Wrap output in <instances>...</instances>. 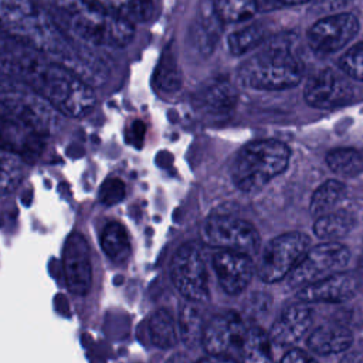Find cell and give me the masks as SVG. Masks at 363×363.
I'll return each instance as SVG.
<instances>
[{
  "mask_svg": "<svg viewBox=\"0 0 363 363\" xmlns=\"http://www.w3.org/2000/svg\"><path fill=\"white\" fill-rule=\"evenodd\" d=\"M0 31L62 65L89 86L106 79L104 62L35 0H0Z\"/></svg>",
  "mask_w": 363,
  "mask_h": 363,
  "instance_id": "1",
  "label": "cell"
},
{
  "mask_svg": "<svg viewBox=\"0 0 363 363\" xmlns=\"http://www.w3.org/2000/svg\"><path fill=\"white\" fill-rule=\"evenodd\" d=\"M0 72L33 89L62 116L81 118L95 108L96 96L92 86L44 54L1 31Z\"/></svg>",
  "mask_w": 363,
  "mask_h": 363,
  "instance_id": "2",
  "label": "cell"
},
{
  "mask_svg": "<svg viewBox=\"0 0 363 363\" xmlns=\"http://www.w3.org/2000/svg\"><path fill=\"white\" fill-rule=\"evenodd\" d=\"M75 40L94 47H125L135 27L126 17L88 0H35Z\"/></svg>",
  "mask_w": 363,
  "mask_h": 363,
  "instance_id": "3",
  "label": "cell"
},
{
  "mask_svg": "<svg viewBox=\"0 0 363 363\" xmlns=\"http://www.w3.org/2000/svg\"><path fill=\"white\" fill-rule=\"evenodd\" d=\"M303 72L302 60L289 45L271 43L242 64L240 78L251 88L277 91L295 86L303 77Z\"/></svg>",
  "mask_w": 363,
  "mask_h": 363,
  "instance_id": "4",
  "label": "cell"
},
{
  "mask_svg": "<svg viewBox=\"0 0 363 363\" xmlns=\"http://www.w3.org/2000/svg\"><path fill=\"white\" fill-rule=\"evenodd\" d=\"M0 109L41 138L61 126V113L24 84L0 72Z\"/></svg>",
  "mask_w": 363,
  "mask_h": 363,
  "instance_id": "5",
  "label": "cell"
},
{
  "mask_svg": "<svg viewBox=\"0 0 363 363\" xmlns=\"http://www.w3.org/2000/svg\"><path fill=\"white\" fill-rule=\"evenodd\" d=\"M289 162V149L279 140H257L237 155L233 163V180L247 193L257 191L281 174Z\"/></svg>",
  "mask_w": 363,
  "mask_h": 363,
  "instance_id": "6",
  "label": "cell"
},
{
  "mask_svg": "<svg viewBox=\"0 0 363 363\" xmlns=\"http://www.w3.org/2000/svg\"><path fill=\"white\" fill-rule=\"evenodd\" d=\"M350 259L349 250L335 241L318 244L306 251L289 274L292 288H303L342 272Z\"/></svg>",
  "mask_w": 363,
  "mask_h": 363,
  "instance_id": "7",
  "label": "cell"
},
{
  "mask_svg": "<svg viewBox=\"0 0 363 363\" xmlns=\"http://www.w3.org/2000/svg\"><path fill=\"white\" fill-rule=\"evenodd\" d=\"M203 241L214 248L251 255L259 247V235L252 224L234 216H211L200 230Z\"/></svg>",
  "mask_w": 363,
  "mask_h": 363,
  "instance_id": "8",
  "label": "cell"
},
{
  "mask_svg": "<svg viewBox=\"0 0 363 363\" xmlns=\"http://www.w3.org/2000/svg\"><path fill=\"white\" fill-rule=\"evenodd\" d=\"M309 237L299 231L285 233L272 238L258 265V275L265 282H277L292 272L311 248Z\"/></svg>",
  "mask_w": 363,
  "mask_h": 363,
  "instance_id": "9",
  "label": "cell"
},
{
  "mask_svg": "<svg viewBox=\"0 0 363 363\" xmlns=\"http://www.w3.org/2000/svg\"><path fill=\"white\" fill-rule=\"evenodd\" d=\"M170 275L174 286L184 298L194 302L208 298L207 267L199 244L189 242L177 250L170 265Z\"/></svg>",
  "mask_w": 363,
  "mask_h": 363,
  "instance_id": "10",
  "label": "cell"
},
{
  "mask_svg": "<svg viewBox=\"0 0 363 363\" xmlns=\"http://www.w3.org/2000/svg\"><path fill=\"white\" fill-rule=\"evenodd\" d=\"M357 31L359 21L353 14H333L318 20L308 30V43L315 51L330 54L343 48Z\"/></svg>",
  "mask_w": 363,
  "mask_h": 363,
  "instance_id": "11",
  "label": "cell"
},
{
  "mask_svg": "<svg viewBox=\"0 0 363 363\" xmlns=\"http://www.w3.org/2000/svg\"><path fill=\"white\" fill-rule=\"evenodd\" d=\"M62 269L68 289L74 295H85L92 285L91 250L79 233L68 235L62 250Z\"/></svg>",
  "mask_w": 363,
  "mask_h": 363,
  "instance_id": "12",
  "label": "cell"
},
{
  "mask_svg": "<svg viewBox=\"0 0 363 363\" xmlns=\"http://www.w3.org/2000/svg\"><path fill=\"white\" fill-rule=\"evenodd\" d=\"M245 333L247 328L242 319L233 312H227L210 320L203 330L201 343L208 354L231 357L234 350L240 352Z\"/></svg>",
  "mask_w": 363,
  "mask_h": 363,
  "instance_id": "13",
  "label": "cell"
},
{
  "mask_svg": "<svg viewBox=\"0 0 363 363\" xmlns=\"http://www.w3.org/2000/svg\"><path fill=\"white\" fill-rule=\"evenodd\" d=\"M303 95L306 102L315 108H336L350 99L352 85L346 75L325 68L309 77Z\"/></svg>",
  "mask_w": 363,
  "mask_h": 363,
  "instance_id": "14",
  "label": "cell"
},
{
  "mask_svg": "<svg viewBox=\"0 0 363 363\" xmlns=\"http://www.w3.org/2000/svg\"><path fill=\"white\" fill-rule=\"evenodd\" d=\"M213 268L223 289L231 295L244 291L254 275L251 257L235 251H216L213 254Z\"/></svg>",
  "mask_w": 363,
  "mask_h": 363,
  "instance_id": "15",
  "label": "cell"
},
{
  "mask_svg": "<svg viewBox=\"0 0 363 363\" xmlns=\"http://www.w3.org/2000/svg\"><path fill=\"white\" fill-rule=\"evenodd\" d=\"M44 138L20 125L0 109V147L23 160L37 159L44 147Z\"/></svg>",
  "mask_w": 363,
  "mask_h": 363,
  "instance_id": "16",
  "label": "cell"
},
{
  "mask_svg": "<svg viewBox=\"0 0 363 363\" xmlns=\"http://www.w3.org/2000/svg\"><path fill=\"white\" fill-rule=\"evenodd\" d=\"M356 289L354 275L339 272L301 288L298 291V299L302 302H343L353 298Z\"/></svg>",
  "mask_w": 363,
  "mask_h": 363,
  "instance_id": "17",
  "label": "cell"
},
{
  "mask_svg": "<svg viewBox=\"0 0 363 363\" xmlns=\"http://www.w3.org/2000/svg\"><path fill=\"white\" fill-rule=\"evenodd\" d=\"M312 320L311 309L305 305H292L274 322L269 330V340L281 346L296 343L309 329Z\"/></svg>",
  "mask_w": 363,
  "mask_h": 363,
  "instance_id": "18",
  "label": "cell"
},
{
  "mask_svg": "<svg viewBox=\"0 0 363 363\" xmlns=\"http://www.w3.org/2000/svg\"><path fill=\"white\" fill-rule=\"evenodd\" d=\"M353 342L352 332L342 325L329 323L316 328L308 337V346L319 354H333L349 349Z\"/></svg>",
  "mask_w": 363,
  "mask_h": 363,
  "instance_id": "19",
  "label": "cell"
},
{
  "mask_svg": "<svg viewBox=\"0 0 363 363\" xmlns=\"http://www.w3.org/2000/svg\"><path fill=\"white\" fill-rule=\"evenodd\" d=\"M101 245L106 257L116 262H125L130 255V241L126 228L118 223H108L101 234Z\"/></svg>",
  "mask_w": 363,
  "mask_h": 363,
  "instance_id": "20",
  "label": "cell"
},
{
  "mask_svg": "<svg viewBox=\"0 0 363 363\" xmlns=\"http://www.w3.org/2000/svg\"><path fill=\"white\" fill-rule=\"evenodd\" d=\"M238 357L240 363H272L269 337L258 328H248Z\"/></svg>",
  "mask_w": 363,
  "mask_h": 363,
  "instance_id": "21",
  "label": "cell"
},
{
  "mask_svg": "<svg viewBox=\"0 0 363 363\" xmlns=\"http://www.w3.org/2000/svg\"><path fill=\"white\" fill-rule=\"evenodd\" d=\"M354 224L356 220L350 213L343 210H333L316 218L313 224V231L319 238L335 240L350 233Z\"/></svg>",
  "mask_w": 363,
  "mask_h": 363,
  "instance_id": "22",
  "label": "cell"
},
{
  "mask_svg": "<svg viewBox=\"0 0 363 363\" xmlns=\"http://www.w3.org/2000/svg\"><path fill=\"white\" fill-rule=\"evenodd\" d=\"M147 330L150 340L157 347L169 349L173 347L177 342V323L174 322L172 313L166 309H159L150 316Z\"/></svg>",
  "mask_w": 363,
  "mask_h": 363,
  "instance_id": "23",
  "label": "cell"
},
{
  "mask_svg": "<svg viewBox=\"0 0 363 363\" xmlns=\"http://www.w3.org/2000/svg\"><path fill=\"white\" fill-rule=\"evenodd\" d=\"M346 194V187L342 182L337 180H328L323 184H320L315 193L311 197L309 210L311 214L316 218L330 213L335 210V207L343 200Z\"/></svg>",
  "mask_w": 363,
  "mask_h": 363,
  "instance_id": "24",
  "label": "cell"
},
{
  "mask_svg": "<svg viewBox=\"0 0 363 363\" xmlns=\"http://www.w3.org/2000/svg\"><path fill=\"white\" fill-rule=\"evenodd\" d=\"M235 91L228 82H214L200 92L199 101L207 112L211 113H224L234 106Z\"/></svg>",
  "mask_w": 363,
  "mask_h": 363,
  "instance_id": "25",
  "label": "cell"
},
{
  "mask_svg": "<svg viewBox=\"0 0 363 363\" xmlns=\"http://www.w3.org/2000/svg\"><path fill=\"white\" fill-rule=\"evenodd\" d=\"M24 160L0 147V194L13 193L24 179Z\"/></svg>",
  "mask_w": 363,
  "mask_h": 363,
  "instance_id": "26",
  "label": "cell"
},
{
  "mask_svg": "<svg viewBox=\"0 0 363 363\" xmlns=\"http://www.w3.org/2000/svg\"><path fill=\"white\" fill-rule=\"evenodd\" d=\"M102 9L118 13L128 20L145 21L152 16L153 0H88Z\"/></svg>",
  "mask_w": 363,
  "mask_h": 363,
  "instance_id": "27",
  "label": "cell"
},
{
  "mask_svg": "<svg viewBox=\"0 0 363 363\" xmlns=\"http://www.w3.org/2000/svg\"><path fill=\"white\" fill-rule=\"evenodd\" d=\"M261 9V0H216L217 17L225 23H238L252 17Z\"/></svg>",
  "mask_w": 363,
  "mask_h": 363,
  "instance_id": "28",
  "label": "cell"
},
{
  "mask_svg": "<svg viewBox=\"0 0 363 363\" xmlns=\"http://www.w3.org/2000/svg\"><path fill=\"white\" fill-rule=\"evenodd\" d=\"M267 35V28L261 23H252L228 35L227 44L234 55H241L259 45Z\"/></svg>",
  "mask_w": 363,
  "mask_h": 363,
  "instance_id": "29",
  "label": "cell"
},
{
  "mask_svg": "<svg viewBox=\"0 0 363 363\" xmlns=\"http://www.w3.org/2000/svg\"><path fill=\"white\" fill-rule=\"evenodd\" d=\"M328 166L339 174L353 176L363 172V156L352 147L332 149L326 155Z\"/></svg>",
  "mask_w": 363,
  "mask_h": 363,
  "instance_id": "30",
  "label": "cell"
},
{
  "mask_svg": "<svg viewBox=\"0 0 363 363\" xmlns=\"http://www.w3.org/2000/svg\"><path fill=\"white\" fill-rule=\"evenodd\" d=\"M203 325L200 315L191 306H182L177 320V332L186 346H194L201 342L203 336Z\"/></svg>",
  "mask_w": 363,
  "mask_h": 363,
  "instance_id": "31",
  "label": "cell"
},
{
  "mask_svg": "<svg viewBox=\"0 0 363 363\" xmlns=\"http://www.w3.org/2000/svg\"><path fill=\"white\" fill-rule=\"evenodd\" d=\"M340 69L347 77L363 81V41L350 47L339 61Z\"/></svg>",
  "mask_w": 363,
  "mask_h": 363,
  "instance_id": "32",
  "label": "cell"
},
{
  "mask_svg": "<svg viewBox=\"0 0 363 363\" xmlns=\"http://www.w3.org/2000/svg\"><path fill=\"white\" fill-rule=\"evenodd\" d=\"M123 196V186L119 180H108L101 189V200L106 204H112Z\"/></svg>",
  "mask_w": 363,
  "mask_h": 363,
  "instance_id": "33",
  "label": "cell"
},
{
  "mask_svg": "<svg viewBox=\"0 0 363 363\" xmlns=\"http://www.w3.org/2000/svg\"><path fill=\"white\" fill-rule=\"evenodd\" d=\"M282 363H316L308 353L299 350V349H292L285 353L282 357Z\"/></svg>",
  "mask_w": 363,
  "mask_h": 363,
  "instance_id": "34",
  "label": "cell"
},
{
  "mask_svg": "<svg viewBox=\"0 0 363 363\" xmlns=\"http://www.w3.org/2000/svg\"><path fill=\"white\" fill-rule=\"evenodd\" d=\"M199 363H237L234 359L228 356H218V354H208L203 357Z\"/></svg>",
  "mask_w": 363,
  "mask_h": 363,
  "instance_id": "35",
  "label": "cell"
},
{
  "mask_svg": "<svg viewBox=\"0 0 363 363\" xmlns=\"http://www.w3.org/2000/svg\"><path fill=\"white\" fill-rule=\"evenodd\" d=\"M339 363H363V350L346 353Z\"/></svg>",
  "mask_w": 363,
  "mask_h": 363,
  "instance_id": "36",
  "label": "cell"
},
{
  "mask_svg": "<svg viewBox=\"0 0 363 363\" xmlns=\"http://www.w3.org/2000/svg\"><path fill=\"white\" fill-rule=\"evenodd\" d=\"M354 279H356V285L357 289L363 292V254L360 255L357 265H356V274H354Z\"/></svg>",
  "mask_w": 363,
  "mask_h": 363,
  "instance_id": "37",
  "label": "cell"
},
{
  "mask_svg": "<svg viewBox=\"0 0 363 363\" xmlns=\"http://www.w3.org/2000/svg\"><path fill=\"white\" fill-rule=\"evenodd\" d=\"M166 363H193V362H191V359L189 356H186L183 353H176V354L170 356L166 360Z\"/></svg>",
  "mask_w": 363,
  "mask_h": 363,
  "instance_id": "38",
  "label": "cell"
},
{
  "mask_svg": "<svg viewBox=\"0 0 363 363\" xmlns=\"http://www.w3.org/2000/svg\"><path fill=\"white\" fill-rule=\"evenodd\" d=\"M278 3H282V4H301V3H306L309 0H277Z\"/></svg>",
  "mask_w": 363,
  "mask_h": 363,
  "instance_id": "39",
  "label": "cell"
}]
</instances>
